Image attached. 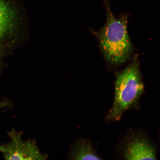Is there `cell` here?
<instances>
[{
	"instance_id": "cell-1",
	"label": "cell",
	"mask_w": 160,
	"mask_h": 160,
	"mask_svg": "<svg viewBox=\"0 0 160 160\" xmlns=\"http://www.w3.org/2000/svg\"><path fill=\"white\" fill-rule=\"evenodd\" d=\"M115 75L114 98L105 118L107 122L119 121L126 112L139 109L140 99L145 93L137 55L127 68Z\"/></svg>"
},
{
	"instance_id": "cell-2",
	"label": "cell",
	"mask_w": 160,
	"mask_h": 160,
	"mask_svg": "<svg viewBox=\"0 0 160 160\" xmlns=\"http://www.w3.org/2000/svg\"><path fill=\"white\" fill-rule=\"evenodd\" d=\"M107 18L103 27L98 32L92 31L97 38L100 49L108 62L117 67L124 63L133 51L127 29L128 15L117 18L106 3Z\"/></svg>"
},
{
	"instance_id": "cell-3",
	"label": "cell",
	"mask_w": 160,
	"mask_h": 160,
	"mask_svg": "<svg viewBox=\"0 0 160 160\" xmlns=\"http://www.w3.org/2000/svg\"><path fill=\"white\" fill-rule=\"evenodd\" d=\"M157 148L145 132L131 130L118 145L117 157L125 160H156Z\"/></svg>"
},
{
	"instance_id": "cell-4",
	"label": "cell",
	"mask_w": 160,
	"mask_h": 160,
	"mask_svg": "<svg viewBox=\"0 0 160 160\" xmlns=\"http://www.w3.org/2000/svg\"><path fill=\"white\" fill-rule=\"evenodd\" d=\"M8 134L10 141L0 144V152L5 160H43L48 158L42 152L35 139H23L22 131L13 128Z\"/></svg>"
},
{
	"instance_id": "cell-5",
	"label": "cell",
	"mask_w": 160,
	"mask_h": 160,
	"mask_svg": "<svg viewBox=\"0 0 160 160\" xmlns=\"http://www.w3.org/2000/svg\"><path fill=\"white\" fill-rule=\"evenodd\" d=\"M19 13L15 0H0V44L14 36Z\"/></svg>"
},
{
	"instance_id": "cell-6",
	"label": "cell",
	"mask_w": 160,
	"mask_h": 160,
	"mask_svg": "<svg viewBox=\"0 0 160 160\" xmlns=\"http://www.w3.org/2000/svg\"><path fill=\"white\" fill-rule=\"evenodd\" d=\"M68 158L70 160H102L89 139L81 138L70 147Z\"/></svg>"
}]
</instances>
